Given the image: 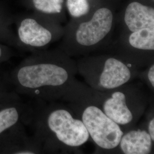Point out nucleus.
Here are the masks:
<instances>
[{
    "instance_id": "nucleus-1",
    "label": "nucleus",
    "mask_w": 154,
    "mask_h": 154,
    "mask_svg": "<svg viewBox=\"0 0 154 154\" xmlns=\"http://www.w3.org/2000/svg\"><path fill=\"white\" fill-rule=\"evenodd\" d=\"M77 73L76 62L66 57H33L13 69L10 82L17 94L51 102L61 100L76 86Z\"/></svg>"
},
{
    "instance_id": "nucleus-2",
    "label": "nucleus",
    "mask_w": 154,
    "mask_h": 154,
    "mask_svg": "<svg viewBox=\"0 0 154 154\" xmlns=\"http://www.w3.org/2000/svg\"><path fill=\"white\" fill-rule=\"evenodd\" d=\"M49 103L30 107L28 123L42 153L78 151L90 138L82 122L67 104Z\"/></svg>"
},
{
    "instance_id": "nucleus-3",
    "label": "nucleus",
    "mask_w": 154,
    "mask_h": 154,
    "mask_svg": "<svg viewBox=\"0 0 154 154\" xmlns=\"http://www.w3.org/2000/svg\"><path fill=\"white\" fill-rule=\"evenodd\" d=\"M88 86L79 82L61 100L82 121L90 138L102 151H113L118 147L123 131L96 104L88 91Z\"/></svg>"
},
{
    "instance_id": "nucleus-4",
    "label": "nucleus",
    "mask_w": 154,
    "mask_h": 154,
    "mask_svg": "<svg viewBox=\"0 0 154 154\" xmlns=\"http://www.w3.org/2000/svg\"><path fill=\"white\" fill-rule=\"evenodd\" d=\"M94 102L124 131L134 128L149 105V97L138 84L127 83L118 88L99 91L88 86Z\"/></svg>"
},
{
    "instance_id": "nucleus-5",
    "label": "nucleus",
    "mask_w": 154,
    "mask_h": 154,
    "mask_svg": "<svg viewBox=\"0 0 154 154\" xmlns=\"http://www.w3.org/2000/svg\"><path fill=\"white\" fill-rule=\"evenodd\" d=\"M76 65L88 86L102 92L132 82L141 70L126 58L112 56L84 58Z\"/></svg>"
},
{
    "instance_id": "nucleus-6",
    "label": "nucleus",
    "mask_w": 154,
    "mask_h": 154,
    "mask_svg": "<svg viewBox=\"0 0 154 154\" xmlns=\"http://www.w3.org/2000/svg\"><path fill=\"white\" fill-rule=\"evenodd\" d=\"M113 15L110 9H99L95 12L91 20L78 26L74 34V41L82 48L97 46L110 33Z\"/></svg>"
},
{
    "instance_id": "nucleus-7",
    "label": "nucleus",
    "mask_w": 154,
    "mask_h": 154,
    "mask_svg": "<svg viewBox=\"0 0 154 154\" xmlns=\"http://www.w3.org/2000/svg\"><path fill=\"white\" fill-rule=\"evenodd\" d=\"M29 109L19 97L0 106V145L18 127L26 125Z\"/></svg>"
},
{
    "instance_id": "nucleus-8",
    "label": "nucleus",
    "mask_w": 154,
    "mask_h": 154,
    "mask_svg": "<svg viewBox=\"0 0 154 154\" xmlns=\"http://www.w3.org/2000/svg\"><path fill=\"white\" fill-rule=\"evenodd\" d=\"M154 142L146 128L134 127L123 132L114 152L124 154H151Z\"/></svg>"
},
{
    "instance_id": "nucleus-9",
    "label": "nucleus",
    "mask_w": 154,
    "mask_h": 154,
    "mask_svg": "<svg viewBox=\"0 0 154 154\" xmlns=\"http://www.w3.org/2000/svg\"><path fill=\"white\" fill-rule=\"evenodd\" d=\"M18 35L22 43L33 48L45 46L53 38V34L49 29L32 18L22 21L18 29Z\"/></svg>"
},
{
    "instance_id": "nucleus-10",
    "label": "nucleus",
    "mask_w": 154,
    "mask_h": 154,
    "mask_svg": "<svg viewBox=\"0 0 154 154\" xmlns=\"http://www.w3.org/2000/svg\"><path fill=\"white\" fill-rule=\"evenodd\" d=\"M125 22L131 32L154 28V9L137 2L130 4L125 11Z\"/></svg>"
},
{
    "instance_id": "nucleus-11",
    "label": "nucleus",
    "mask_w": 154,
    "mask_h": 154,
    "mask_svg": "<svg viewBox=\"0 0 154 154\" xmlns=\"http://www.w3.org/2000/svg\"><path fill=\"white\" fill-rule=\"evenodd\" d=\"M128 41L129 45L137 50L153 51L154 50V28H146L131 32Z\"/></svg>"
},
{
    "instance_id": "nucleus-12",
    "label": "nucleus",
    "mask_w": 154,
    "mask_h": 154,
    "mask_svg": "<svg viewBox=\"0 0 154 154\" xmlns=\"http://www.w3.org/2000/svg\"><path fill=\"white\" fill-rule=\"evenodd\" d=\"M35 8L45 13H58L62 11L63 0H33Z\"/></svg>"
},
{
    "instance_id": "nucleus-13",
    "label": "nucleus",
    "mask_w": 154,
    "mask_h": 154,
    "mask_svg": "<svg viewBox=\"0 0 154 154\" xmlns=\"http://www.w3.org/2000/svg\"><path fill=\"white\" fill-rule=\"evenodd\" d=\"M67 6L70 14L75 17L86 15L90 9L88 0H67Z\"/></svg>"
},
{
    "instance_id": "nucleus-14",
    "label": "nucleus",
    "mask_w": 154,
    "mask_h": 154,
    "mask_svg": "<svg viewBox=\"0 0 154 154\" xmlns=\"http://www.w3.org/2000/svg\"><path fill=\"white\" fill-rule=\"evenodd\" d=\"M138 77L141 78L146 83L152 91L154 89V62L146 67V69L140 72Z\"/></svg>"
},
{
    "instance_id": "nucleus-15",
    "label": "nucleus",
    "mask_w": 154,
    "mask_h": 154,
    "mask_svg": "<svg viewBox=\"0 0 154 154\" xmlns=\"http://www.w3.org/2000/svg\"><path fill=\"white\" fill-rule=\"evenodd\" d=\"M146 129L147 130V132H149V135H150L152 140L154 141V118L153 111L150 113V116L147 119Z\"/></svg>"
},
{
    "instance_id": "nucleus-16",
    "label": "nucleus",
    "mask_w": 154,
    "mask_h": 154,
    "mask_svg": "<svg viewBox=\"0 0 154 154\" xmlns=\"http://www.w3.org/2000/svg\"><path fill=\"white\" fill-rule=\"evenodd\" d=\"M8 91L9 90L7 88V85H6L5 79H3L0 76V93Z\"/></svg>"
},
{
    "instance_id": "nucleus-17",
    "label": "nucleus",
    "mask_w": 154,
    "mask_h": 154,
    "mask_svg": "<svg viewBox=\"0 0 154 154\" xmlns=\"http://www.w3.org/2000/svg\"><path fill=\"white\" fill-rule=\"evenodd\" d=\"M6 56L3 51V50L2 49V48L0 46V63L2 61H5Z\"/></svg>"
}]
</instances>
